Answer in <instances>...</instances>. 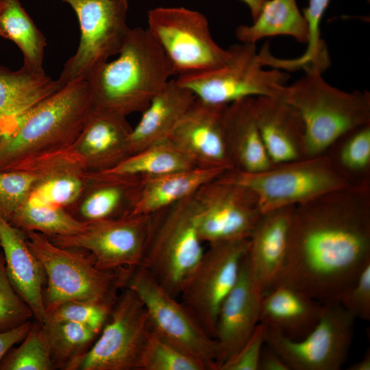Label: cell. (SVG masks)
<instances>
[{"mask_svg":"<svg viewBox=\"0 0 370 370\" xmlns=\"http://www.w3.org/2000/svg\"><path fill=\"white\" fill-rule=\"evenodd\" d=\"M220 177L251 190L262 213L295 206L353 182L326 153L273 164L258 172L229 170Z\"/></svg>","mask_w":370,"mask_h":370,"instance_id":"cell-6","label":"cell"},{"mask_svg":"<svg viewBox=\"0 0 370 370\" xmlns=\"http://www.w3.org/2000/svg\"><path fill=\"white\" fill-rule=\"evenodd\" d=\"M41 325L55 367L63 369L85 353L99 334L86 325L71 321L47 320Z\"/></svg>","mask_w":370,"mask_h":370,"instance_id":"cell-34","label":"cell"},{"mask_svg":"<svg viewBox=\"0 0 370 370\" xmlns=\"http://www.w3.org/2000/svg\"><path fill=\"white\" fill-rule=\"evenodd\" d=\"M299 113L304 126V156L323 153L341 137L370 125V93L347 92L329 84L317 71L306 74L280 95Z\"/></svg>","mask_w":370,"mask_h":370,"instance_id":"cell-4","label":"cell"},{"mask_svg":"<svg viewBox=\"0 0 370 370\" xmlns=\"http://www.w3.org/2000/svg\"><path fill=\"white\" fill-rule=\"evenodd\" d=\"M29 170L36 171L38 177L27 201L66 210L81 197L91 173L66 151Z\"/></svg>","mask_w":370,"mask_h":370,"instance_id":"cell-28","label":"cell"},{"mask_svg":"<svg viewBox=\"0 0 370 370\" xmlns=\"http://www.w3.org/2000/svg\"><path fill=\"white\" fill-rule=\"evenodd\" d=\"M55 367L42 325L32 323L17 347H12L0 362V370H51Z\"/></svg>","mask_w":370,"mask_h":370,"instance_id":"cell-36","label":"cell"},{"mask_svg":"<svg viewBox=\"0 0 370 370\" xmlns=\"http://www.w3.org/2000/svg\"><path fill=\"white\" fill-rule=\"evenodd\" d=\"M142 179L110 171L91 172L81 197L67 211L86 224L132 214Z\"/></svg>","mask_w":370,"mask_h":370,"instance_id":"cell-20","label":"cell"},{"mask_svg":"<svg viewBox=\"0 0 370 370\" xmlns=\"http://www.w3.org/2000/svg\"><path fill=\"white\" fill-rule=\"evenodd\" d=\"M225 171L220 168L193 167L160 176L143 177L132 214H155L195 194L202 186Z\"/></svg>","mask_w":370,"mask_h":370,"instance_id":"cell-29","label":"cell"},{"mask_svg":"<svg viewBox=\"0 0 370 370\" xmlns=\"http://www.w3.org/2000/svg\"><path fill=\"white\" fill-rule=\"evenodd\" d=\"M330 1L309 0L308 7L303 10L309 32L307 48L300 57L284 60L286 69H304L306 71H318L323 73L329 66V54L325 42L320 38L319 26Z\"/></svg>","mask_w":370,"mask_h":370,"instance_id":"cell-37","label":"cell"},{"mask_svg":"<svg viewBox=\"0 0 370 370\" xmlns=\"http://www.w3.org/2000/svg\"><path fill=\"white\" fill-rule=\"evenodd\" d=\"M29 248L45 273L43 300L47 314L72 300H93L114 304L125 287L130 269H99L84 249L64 247L45 234L25 232Z\"/></svg>","mask_w":370,"mask_h":370,"instance_id":"cell-5","label":"cell"},{"mask_svg":"<svg viewBox=\"0 0 370 370\" xmlns=\"http://www.w3.org/2000/svg\"><path fill=\"white\" fill-rule=\"evenodd\" d=\"M62 86L45 72L36 73L23 66L12 71L0 65V140L26 112Z\"/></svg>","mask_w":370,"mask_h":370,"instance_id":"cell-26","label":"cell"},{"mask_svg":"<svg viewBox=\"0 0 370 370\" xmlns=\"http://www.w3.org/2000/svg\"><path fill=\"white\" fill-rule=\"evenodd\" d=\"M147 29L160 43L175 74L210 70L230 57L213 39L207 18L183 7H159L147 14Z\"/></svg>","mask_w":370,"mask_h":370,"instance_id":"cell-10","label":"cell"},{"mask_svg":"<svg viewBox=\"0 0 370 370\" xmlns=\"http://www.w3.org/2000/svg\"><path fill=\"white\" fill-rule=\"evenodd\" d=\"M118 54L97 66L86 81L92 107L127 117L144 111L175 73L147 28L130 29Z\"/></svg>","mask_w":370,"mask_h":370,"instance_id":"cell-3","label":"cell"},{"mask_svg":"<svg viewBox=\"0 0 370 370\" xmlns=\"http://www.w3.org/2000/svg\"><path fill=\"white\" fill-rule=\"evenodd\" d=\"M351 133V136L341 149L337 162L349 176V173H362L369 168L370 125Z\"/></svg>","mask_w":370,"mask_h":370,"instance_id":"cell-41","label":"cell"},{"mask_svg":"<svg viewBox=\"0 0 370 370\" xmlns=\"http://www.w3.org/2000/svg\"><path fill=\"white\" fill-rule=\"evenodd\" d=\"M0 247L11 284L29 306L36 321L43 324L47 317L43 300L44 269L29 248L25 232L1 215Z\"/></svg>","mask_w":370,"mask_h":370,"instance_id":"cell-22","label":"cell"},{"mask_svg":"<svg viewBox=\"0 0 370 370\" xmlns=\"http://www.w3.org/2000/svg\"><path fill=\"white\" fill-rule=\"evenodd\" d=\"M77 17L80 40L76 53L63 66L58 78L64 86L86 80L91 72L118 54L130 28L127 25V0H62Z\"/></svg>","mask_w":370,"mask_h":370,"instance_id":"cell-11","label":"cell"},{"mask_svg":"<svg viewBox=\"0 0 370 370\" xmlns=\"http://www.w3.org/2000/svg\"><path fill=\"white\" fill-rule=\"evenodd\" d=\"M254 115L266 151L280 164L304 156V126L299 113L280 97H258Z\"/></svg>","mask_w":370,"mask_h":370,"instance_id":"cell-23","label":"cell"},{"mask_svg":"<svg viewBox=\"0 0 370 370\" xmlns=\"http://www.w3.org/2000/svg\"><path fill=\"white\" fill-rule=\"evenodd\" d=\"M249 8L252 21L258 16L262 7L267 0H242Z\"/></svg>","mask_w":370,"mask_h":370,"instance_id":"cell-46","label":"cell"},{"mask_svg":"<svg viewBox=\"0 0 370 370\" xmlns=\"http://www.w3.org/2000/svg\"><path fill=\"white\" fill-rule=\"evenodd\" d=\"M194 194L152 214L141 267L172 296L181 290L204 254Z\"/></svg>","mask_w":370,"mask_h":370,"instance_id":"cell-7","label":"cell"},{"mask_svg":"<svg viewBox=\"0 0 370 370\" xmlns=\"http://www.w3.org/2000/svg\"><path fill=\"white\" fill-rule=\"evenodd\" d=\"M152 224V214L128 215L88 223L79 233L48 236L55 244L86 250L106 271L141 265Z\"/></svg>","mask_w":370,"mask_h":370,"instance_id":"cell-16","label":"cell"},{"mask_svg":"<svg viewBox=\"0 0 370 370\" xmlns=\"http://www.w3.org/2000/svg\"><path fill=\"white\" fill-rule=\"evenodd\" d=\"M368 3H369L370 0H366Z\"/></svg>","mask_w":370,"mask_h":370,"instance_id":"cell-49","label":"cell"},{"mask_svg":"<svg viewBox=\"0 0 370 370\" xmlns=\"http://www.w3.org/2000/svg\"><path fill=\"white\" fill-rule=\"evenodd\" d=\"M258 370H291L283 358L264 343L262 348Z\"/></svg>","mask_w":370,"mask_h":370,"instance_id":"cell-45","label":"cell"},{"mask_svg":"<svg viewBox=\"0 0 370 370\" xmlns=\"http://www.w3.org/2000/svg\"><path fill=\"white\" fill-rule=\"evenodd\" d=\"M197 230L208 245L249 239L262 214L255 194L220 176L195 194Z\"/></svg>","mask_w":370,"mask_h":370,"instance_id":"cell-15","label":"cell"},{"mask_svg":"<svg viewBox=\"0 0 370 370\" xmlns=\"http://www.w3.org/2000/svg\"><path fill=\"white\" fill-rule=\"evenodd\" d=\"M33 318L32 310L8 279L3 255L0 251V333L32 321Z\"/></svg>","mask_w":370,"mask_h":370,"instance_id":"cell-40","label":"cell"},{"mask_svg":"<svg viewBox=\"0 0 370 370\" xmlns=\"http://www.w3.org/2000/svg\"><path fill=\"white\" fill-rule=\"evenodd\" d=\"M348 370H370V352L367 351L362 359L350 365Z\"/></svg>","mask_w":370,"mask_h":370,"instance_id":"cell-47","label":"cell"},{"mask_svg":"<svg viewBox=\"0 0 370 370\" xmlns=\"http://www.w3.org/2000/svg\"><path fill=\"white\" fill-rule=\"evenodd\" d=\"M369 262V182L353 181L294 206L286 256L272 288L286 285L334 304Z\"/></svg>","mask_w":370,"mask_h":370,"instance_id":"cell-1","label":"cell"},{"mask_svg":"<svg viewBox=\"0 0 370 370\" xmlns=\"http://www.w3.org/2000/svg\"><path fill=\"white\" fill-rule=\"evenodd\" d=\"M196 97L188 88L170 80L157 94L142 116L130 138L131 155L155 143L167 139Z\"/></svg>","mask_w":370,"mask_h":370,"instance_id":"cell-27","label":"cell"},{"mask_svg":"<svg viewBox=\"0 0 370 370\" xmlns=\"http://www.w3.org/2000/svg\"><path fill=\"white\" fill-rule=\"evenodd\" d=\"M355 319L339 304H326L319 322L304 338L292 340L264 325V343L291 370H339L348 356Z\"/></svg>","mask_w":370,"mask_h":370,"instance_id":"cell-13","label":"cell"},{"mask_svg":"<svg viewBox=\"0 0 370 370\" xmlns=\"http://www.w3.org/2000/svg\"><path fill=\"white\" fill-rule=\"evenodd\" d=\"M226 106L196 98L168 138L195 166L232 170L224 132Z\"/></svg>","mask_w":370,"mask_h":370,"instance_id":"cell-17","label":"cell"},{"mask_svg":"<svg viewBox=\"0 0 370 370\" xmlns=\"http://www.w3.org/2000/svg\"><path fill=\"white\" fill-rule=\"evenodd\" d=\"M136 370H205L190 353L149 330Z\"/></svg>","mask_w":370,"mask_h":370,"instance_id":"cell-35","label":"cell"},{"mask_svg":"<svg viewBox=\"0 0 370 370\" xmlns=\"http://www.w3.org/2000/svg\"><path fill=\"white\" fill-rule=\"evenodd\" d=\"M88 82L74 81L31 108L0 140V171L29 170L66 151L91 110Z\"/></svg>","mask_w":370,"mask_h":370,"instance_id":"cell-2","label":"cell"},{"mask_svg":"<svg viewBox=\"0 0 370 370\" xmlns=\"http://www.w3.org/2000/svg\"><path fill=\"white\" fill-rule=\"evenodd\" d=\"M264 325L259 323L247 341L219 370H258L260 356L264 345Z\"/></svg>","mask_w":370,"mask_h":370,"instance_id":"cell-43","label":"cell"},{"mask_svg":"<svg viewBox=\"0 0 370 370\" xmlns=\"http://www.w3.org/2000/svg\"><path fill=\"white\" fill-rule=\"evenodd\" d=\"M282 35L308 43L307 22L296 0H267L251 25H241L235 30L241 42L253 44L266 37Z\"/></svg>","mask_w":370,"mask_h":370,"instance_id":"cell-30","label":"cell"},{"mask_svg":"<svg viewBox=\"0 0 370 370\" xmlns=\"http://www.w3.org/2000/svg\"><path fill=\"white\" fill-rule=\"evenodd\" d=\"M32 323V321H29L14 329L0 333V362L14 345L19 343L25 338Z\"/></svg>","mask_w":370,"mask_h":370,"instance_id":"cell-44","label":"cell"},{"mask_svg":"<svg viewBox=\"0 0 370 370\" xmlns=\"http://www.w3.org/2000/svg\"><path fill=\"white\" fill-rule=\"evenodd\" d=\"M114 304L93 300H72L60 305L46 320L71 321L86 325L100 333Z\"/></svg>","mask_w":370,"mask_h":370,"instance_id":"cell-39","label":"cell"},{"mask_svg":"<svg viewBox=\"0 0 370 370\" xmlns=\"http://www.w3.org/2000/svg\"><path fill=\"white\" fill-rule=\"evenodd\" d=\"M0 28L23 56V66L36 73L45 72L42 63L47 40L19 0H0Z\"/></svg>","mask_w":370,"mask_h":370,"instance_id":"cell-31","label":"cell"},{"mask_svg":"<svg viewBox=\"0 0 370 370\" xmlns=\"http://www.w3.org/2000/svg\"><path fill=\"white\" fill-rule=\"evenodd\" d=\"M150 330L145 308L131 289L123 288L90 347L69 362L67 370L136 369Z\"/></svg>","mask_w":370,"mask_h":370,"instance_id":"cell-12","label":"cell"},{"mask_svg":"<svg viewBox=\"0 0 370 370\" xmlns=\"http://www.w3.org/2000/svg\"><path fill=\"white\" fill-rule=\"evenodd\" d=\"M223 65L204 71L178 75L175 79L196 98L214 105H228L247 97H280L290 75L280 69H265L256 44L241 42L228 48Z\"/></svg>","mask_w":370,"mask_h":370,"instance_id":"cell-8","label":"cell"},{"mask_svg":"<svg viewBox=\"0 0 370 370\" xmlns=\"http://www.w3.org/2000/svg\"><path fill=\"white\" fill-rule=\"evenodd\" d=\"M325 307L294 288L279 285L262 297L259 323L297 341L313 330Z\"/></svg>","mask_w":370,"mask_h":370,"instance_id":"cell-24","label":"cell"},{"mask_svg":"<svg viewBox=\"0 0 370 370\" xmlns=\"http://www.w3.org/2000/svg\"><path fill=\"white\" fill-rule=\"evenodd\" d=\"M125 287L132 290L142 301L150 330L190 353L205 370H218L215 339L148 271L141 266L130 269Z\"/></svg>","mask_w":370,"mask_h":370,"instance_id":"cell-9","label":"cell"},{"mask_svg":"<svg viewBox=\"0 0 370 370\" xmlns=\"http://www.w3.org/2000/svg\"><path fill=\"white\" fill-rule=\"evenodd\" d=\"M262 297L253 282L246 255L238 280L223 301L217 317L214 339L218 347V370L243 345L259 323Z\"/></svg>","mask_w":370,"mask_h":370,"instance_id":"cell-19","label":"cell"},{"mask_svg":"<svg viewBox=\"0 0 370 370\" xmlns=\"http://www.w3.org/2000/svg\"><path fill=\"white\" fill-rule=\"evenodd\" d=\"M293 208L262 213L249 238V270L254 286L262 297L272 288L282 266Z\"/></svg>","mask_w":370,"mask_h":370,"instance_id":"cell-21","label":"cell"},{"mask_svg":"<svg viewBox=\"0 0 370 370\" xmlns=\"http://www.w3.org/2000/svg\"><path fill=\"white\" fill-rule=\"evenodd\" d=\"M248 248L249 239L209 245L181 290V302L213 338L219 310L238 280Z\"/></svg>","mask_w":370,"mask_h":370,"instance_id":"cell-14","label":"cell"},{"mask_svg":"<svg viewBox=\"0 0 370 370\" xmlns=\"http://www.w3.org/2000/svg\"><path fill=\"white\" fill-rule=\"evenodd\" d=\"M8 222L23 232H36L47 236L75 234L87 224L76 219L66 209L25 202Z\"/></svg>","mask_w":370,"mask_h":370,"instance_id":"cell-33","label":"cell"},{"mask_svg":"<svg viewBox=\"0 0 370 370\" xmlns=\"http://www.w3.org/2000/svg\"><path fill=\"white\" fill-rule=\"evenodd\" d=\"M356 319H370V262L356 280L338 297L336 302Z\"/></svg>","mask_w":370,"mask_h":370,"instance_id":"cell-42","label":"cell"},{"mask_svg":"<svg viewBox=\"0 0 370 370\" xmlns=\"http://www.w3.org/2000/svg\"><path fill=\"white\" fill-rule=\"evenodd\" d=\"M132 130L126 116L92 107L79 135L66 152L88 171H109L131 155Z\"/></svg>","mask_w":370,"mask_h":370,"instance_id":"cell-18","label":"cell"},{"mask_svg":"<svg viewBox=\"0 0 370 370\" xmlns=\"http://www.w3.org/2000/svg\"><path fill=\"white\" fill-rule=\"evenodd\" d=\"M193 167L196 166L167 138L130 155L106 171L149 177Z\"/></svg>","mask_w":370,"mask_h":370,"instance_id":"cell-32","label":"cell"},{"mask_svg":"<svg viewBox=\"0 0 370 370\" xmlns=\"http://www.w3.org/2000/svg\"><path fill=\"white\" fill-rule=\"evenodd\" d=\"M254 101V97L241 99L225 110L224 132L232 170L258 172L273 164L256 124Z\"/></svg>","mask_w":370,"mask_h":370,"instance_id":"cell-25","label":"cell"},{"mask_svg":"<svg viewBox=\"0 0 370 370\" xmlns=\"http://www.w3.org/2000/svg\"><path fill=\"white\" fill-rule=\"evenodd\" d=\"M0 36L3 38V33H2L1 30V28H0Z\"/></svg>","mask_w":370,"mask_h":370,"instance_id":"cell-48","label":"cell"},{"mask_svg":"<svg viewBox=\"0 0 370 370\" xmlns=\"http://www.w3.org/2000/svg\"><path fill=\"white\" fill-rule=\"evenodd\" d=\"M38 177L34 170L0 171V215L7 221L27 201Z\"/></svg>","mask_w":370,"mask_h":370,"instance_id":"cell-38","label":"cell"}]
</instances>
